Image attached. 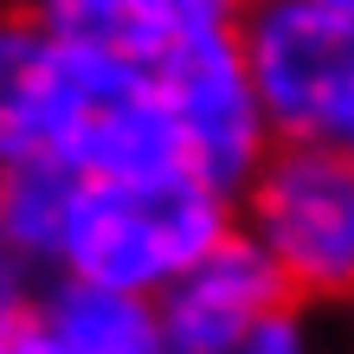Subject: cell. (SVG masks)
Instances as JSON below:
<instances>
[{"instance_id":"6da1fadb","label":"cell","mask_w":354,"mask_h":354,"mask_svg":"<svg viewBox=\"0 0 354 354\" xmlns=\"http://www.w3.org/2000/svg\"><path fill=\"white\" fill-rule=\"evenodd\" d=\"M232 232L225 187L200 168H149V174H84L65 225L58 270L116 290L161 297L194 258Z\"/></svg>"},{"instance_id":"7a4b0ae2","label":"cell","mask_w":354,"mask_h":354,"mask_svg":"<svg viewBox=\"0 0 354 354\" xmlns=\"http://www.w3.org/2000/svg\"><path fill=\"white\" fill-rule=\"evenodd\" d=\"M245 232L264 245L290 297H354V149L277 142L245 180Z\"/></svg>"},{"instance_id":"3957f363","label":"cell","mask_w":354,"mask_h":354,"mask_svg":"<svg viewBox=\"0 0 354 354\" xmlns=\"http://www.w3.org/2000/svg\"><path fill=\"white\" fill-rule=\"evenodd\" d=\"M239 46L277 142H348L354 129V19L309 0H252Z\"/></svg>"},{"instance_id":"277c9868","label":"cell","mask_w":354,"mask_h":354,"mask_svg":"<svg viewBox=\"0 0 354 354\" xmlns=\"http://www.w3.org/2000/svg\"><path fill=\"white\" fill-rule=\"evenodd\" d=\"M149 71H155V91H161V103H168L174 129L187 142V155H194V168L206 180H219L225 194H232V187H245L264 168L270 116L258 103L239 26L168 39Z\"/></svg>"},{"instance_id":"5b68a950","label":"cell","mask_w":354,"mask_h":354,"mask_svg":"<svg viewBox=\"0 0 354 354\" xmlns=\"http://www.w3.org/2000/svg\"><path fill=\"white\" fill-rule=\"evenodd\" d=\"M110 65L116 58L52 39L26 7H0V168L32 155H71Z\"/></svg>"},{"instance_id":"8992f818","label":"cell","mask_w":354,"mask_h":354,"mask_svg":"<svg viewBox=\"0 0 354 354\" xmlns=\"http://www.w3.org/2000/svg\"><path fill=\"white\" fill-rule=\"evenodd\" d=\"M290 303L277 264L264 258L252 232H225L206 258H194L180 277L155 297L161 354H239L245 335Z\"/></svg>"},{"instance_id":"52a82bcc","label":"cell","mask_w":354,"mask_h":354,"mask_svg":"<svg viewBox=\"0 0 354 354\" xmlns=\"http://www.w3.org/2000/svg\"><path fill=\"white\" fill-rule=\"evenodd\" d=\"M32 342H46L52 354H161V316L155 297L91 277H65L32 303L26 322Z\"/></svg>"},{"instance_id":"ba28073f","label":"cell","mask_w":354,"mask_h":354,"mask_svg":"<svg viewBox=\"0 0 354 354\" xmlns=\"http://www.w3.org/2000/svg\"><path fill=\"white\" fill-rule=\"evenodd\" d=\"M77 200V168L65 155H32L0 168V232L13 239V252L26 264H52L65 252V225Z\"/></svg>"},{"instance_id":"9c48e42d","label":"cell","mask_w":354,"mask_h":354,"mask_svg":"<svg viewBox=\"0 0 354 354\" xmlns=\"http://www.w3.org/2000/svg\"><path fill=\"white\" fill-rule=\"evenodd\" d=\"M52 39H65L71 52L97 58H129V65H155V52L168 39L155 32V19L142 0H19Z\"/></svg>"},{"instance_id":"30bf717a","label":"cell","mask_w":354,"mask_h":354,"mask_svg":"<svg viewBox=\"0 0 354 354\" xmlns=\"http://www.w3.org/2000/svg\"><path fill=\"white\" fill-rule=\"evenodd\" d=\"M239 354H322V348H316V335H309V322L297 316V309L277 303V309L252 328V335H245Z\"/></svg>"},{"instance_id":"8fae6325","label":"cell","mask_w":354,"mask_h":354,"mask_svg":"<svg viewBox=\"0 0 354 354\" xmlns=\"http://www.w3.org/2000/svg\"><path fill=\"white\" fill-rule=\"evenodd\" d=\"M26 258L13 252V239L0 232V335H13L19 316H26Z\"/></svg>"},{"instance_id":"7c38bea8","label":"cell","mask_w":354,"mask_h":354,"mask_svg":"<svg viewBox=\"0 0 354 354\" xmlns=\"http://www.w3.org/2000/svg\"><path fill=\"white\" fill-rule=\"evenodd\" d=\"M0 354H26V328H13V335H0Z\"/></svg>"},{"instance_id":"4fadbf2b","label":"cell","mask_w":354,"mask_h":354,"mask_svg":"<svg viewBox=\"0 0 354 354\" xmlns=\"http://www.w3.org/2000/svg\"><path fill=\"white\" fill-rule=\"evenodd\" d=\"M309 7H328V13H348L354 19V0H309Z\"/></svg>"},{"instance_id":"5bb4252c","label":"cell","mask_w":354,"mask_h":354,"mask_svg":"<svg viewBox=\"0 0 354 354\" xmlns=\"http://www.w3.org/2000/svg\"><path fill=\"white\" fill-rule=\"evenodd\" d=\"M26 354H52V348H46V342H32V335H26Z\"/></svg>"}]
</instances>
